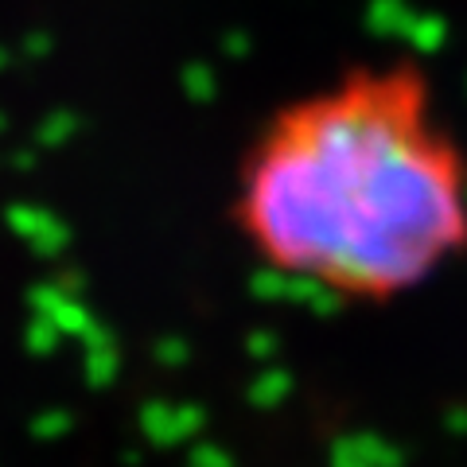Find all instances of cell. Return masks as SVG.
I'll return each mask as SVG.
<instances>
[{"label":"cell","mask_w":467,"mask_h":467,"mask_svg":"<svg viewBox=\"0 0 467 467\" xmlns=\"http://www.w3.org/2000/svg\"><path fill=\"white\" fill-rule=\"evenodd\" d=\"M234 223L261 265L389 304L467 254V152L413 58L362 63L285 101L238 168Z\"/></svg>","instance_id":"obj_1"}]
</instances>
